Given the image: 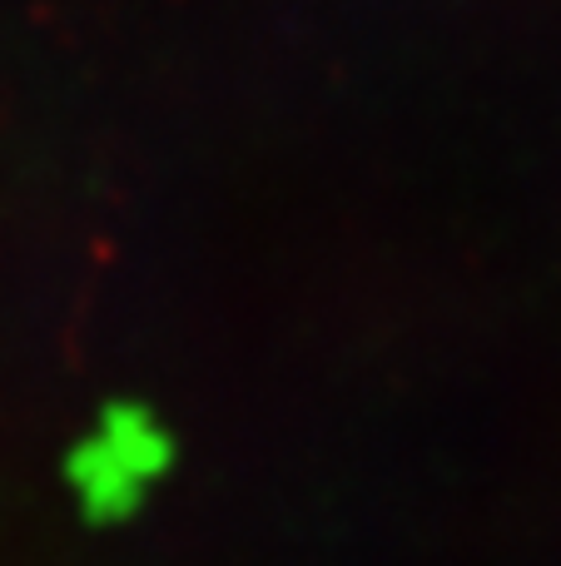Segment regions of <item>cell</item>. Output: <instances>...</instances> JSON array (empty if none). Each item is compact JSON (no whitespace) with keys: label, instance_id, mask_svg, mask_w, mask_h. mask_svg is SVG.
Masks as SVG:
<instances>
[{"label":"cell","instance_id":"cell-1","mask_svg":"<svg viewBox=\"0 0 561 566\" xmlns=\"http://www.w3.org/2000/svg\"><path fill=\"white\" fill-rule=\"evenodd\" d=\"M169 468V442L145 412H109V422L75 452L70 482L80 512L99 527L125 522L145 502V488Z\"/></svg>","mask_w":561,"mask_h":566}]
</instances>
